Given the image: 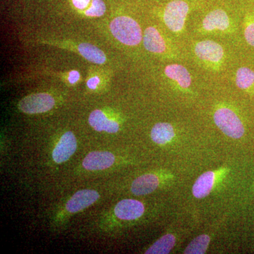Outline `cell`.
I'll return each mask as SVG.
<instances>
[{
	"mask_svg": "<svg viewBox=\"0 0 254 254\" xmlns=\"http://www.w3.org/2000/svg\"><path fill=\"white\" fill-rule=\"evenodd\" d=\"M110 28L114 37L126 46H137L142 41L139 24L129 16H120L114 18Z\"/></svg>",
	"mask_w": 254,
	"mask_h": 254,
	"instance_id": "cell-1",
	"label": "cell"
},
{
	"mask_svg": "<svg viewBox=\"0 0 254 254\" xmlns=\"http://www.w3.org/2000/svg\"><path fill=\"white\" fill-rule=\"evenodd\" d=\"M217 127L227 136L239 139L245 133L242 120L232 109L225 107L218 108L213 115Z\"/></svg>",
	"mask_w": 254,
	"mask_h": 254,
	"instance_id": "cell-2",
	"label": "cell"
},
{
	"mask_svg": "<svg viewBox=\"0 0 254 254\" xmlns=\"http://www.w3.org/2000/svg\"><path fill=\"white\" fill-rule=\"evenodd\" d=\"M190 9V5L184 0H173L165 5L163 18L169 30L175 33L183 31Z\"/></svg>",
	"mask_w": 254,
	"mask_h": 254,
	"instance_id": "cell-3",
	"label": "cell"
},
{
	"mask_svg": "<svg viewBox=\"0 0 254 254\" xmlns=\"http://www.w3.org/2000/svg\"><path fill=\"white\" fill-rule=\"evenodd\" d=\"M194 53L200 61L212 66H218L221 64L225 55L223 48L219 43L209 40L197 43Z\"/></svg>",
	"mask_w": 254,
	"mask_h": 254,
	"instance_id": "cell-4",
	"label": "cell"
},
{
	"mask_svg": "<svg viewBox=\"0 0 254 254\" xmlns=\"http://www.w3.org/2000/svg\"><path fill=\"white\" fill-rule=\"evenodd\" d=\"M53 96L48 93H36L28 95L18 103V108L26 114H39L49 111L55 106Z\"/></svg>",
	"mask_w": 254,
	"mask_h": 254,
	"instance_id": "cell-5",
	"label": "cell"
},
{
	"mask_svg": "<svg viewBox=\"0 0 254 254\" xmlns=\"http://www.w3.org/2000/svg\"><path fill=\"white\" fill-rule=\"evenodd\" d=\"M77 148V141L71 131L63 134L53 152V158L55 163H63L67 161Z\"/></svg>",
	"mask_w": 254,
	"mask_h": 254,
	"instance_id": "cell-6",
	"label": "cell"
},
{
	"mask_svg": "<svg viewBox=\"0 0 254 254\" xmlns=\"http://www.w3.org/2000/svg\"><path fill=\"white\" fill-rule=\"evenodd\" d=\"M231 21L224 10L218 9L209 12L202 21V29L205 32L227 31Z\"/></svg>",
	"mask_w": 254,
	"mask_h": 254,
	"instance_id": "cell-7",
	"label": "cell"
},
{
	"mask_svg": "<svg viewBox=\"0 0 254 254\" xmlns=\"http://www.w3.org/2000/svg\"><path fill=\"white\" fill-rule=\"evenodd\" d=\"M144 211L143 203L134 199L121 200L115 208L116 216L125 220H133L141 218Z\"/></svg>",
	"mask_w": 254,
	"mask_h": 254,
	"instance_id": "cell-8",
	"label": "cell"
},
{
	"mask_svg": "<svg viewBox=\"0 0 254 254\" xmlns=\"http://www.w3.org/2000/svg\"><path fill=\"white\" fill-rule=\"evenodd\" d=\"M99 197L98 192L94 190H78L68 200L66 205V210L70 213H76L93 204Z\"/></svg>",
	"mask_w": 254,
	"mask_h": 254,
	"instance_id": "cell-9",
	"label": "cell"
},
{
	"mask_svg": "<svg viewBox=\"0 0 254 254\" xmlns=\"http://www.w3.org/2000/svg\"><path fill=\"white\" fill-rule=\"evenodd\" d=\"M113 153L107 151H93L83 160V168L88 170H102L109 168L115 163Z\"/></svg>",
	"mask_w": 254,
	"mask_h": 254,
	"instance_id": "cell-10",
	"label": "cell"
},
{
	"mask_svg": "<svg viewBox=\"0 0 254 254\" xmlns=\"http://www.w3.org/2000/svg\"><path fill=\"white\" fill-rule=\"evenodd\" d=\"M143 45L150 53L163 54L167 50V44L161 33L155 27H148L145 31Z\"/></svg>",
	"mask_w": 254,
	"mask_h": 254,
	"instance_id": "cell-11",
	"label": "cell"
},
{
	"mask_svg": "<svg viewBox=\"0 0 254 254\" xmlns=\"http://www.w3.org/2000/svg\"><path fill=\"white\" fill-rule=\"evenodd\" d=\"M90 125L97 131H106L108 133H117L120 129V125L117 122L109 120L103 111L95 110L92 112L88 118Z\"/></svg>",
	"mask_w": 254,
	"mask_h": 254,
	"instance_id": "cell-12",
	"label": "cell"
},
{
	"mask_svg": "<svg viewBox=\"0 0 254 254\" xmlns=\"http://www.w3.org/2000/svg\"><path fill=\"white\" fill-rule=\"evenodd\" d=\"M158 177L153 174H146L138 177L132 183V193L136 195L149 194L159 186Z\"/></svg>",
	"mask_w": 254,
	"mask_h": 254,
	"instance_id": "cell-13",
	"label": "cell"
},
{
	"mask_svg": "<svg viewBox=\"0 0 254 254\" xmlns=\"http://www.w3.org/2000/svg\"><path fill=\"white\" fill-rule=\"evenodd\" d=\"M167 77L176 82L177 85L183 89H187L191 86V76L185 66L179 64H169L165 68Z\"/></svg>",
	"mask_w": 254,
	"mask_h": 254,
	"instance_id": "cell-14",
	"label": "cell"
},
{
	"mask_svg": "<svg viewBox=\"0 0 254 254\" xmlns=\"http://www.w3.org/2000/svg\"><path fill=\"white\" fill-rule=\"evenodd\" d=\"M215 180H216V174L213 171H208L202 174L197 179L192 188V192L194 197L201 199L208 196L213 190Z\"/></svg>",
	"mask_w": 254,
	"mask_h": 254,
	"instance_id": "cell-15",
	"label": "cell"
},
{
	"mask_svg": "<svg viewBox=\"0 0 254 254\" xmlns=\"http://www.w3.org/2000/svg\"><path fill=\"white\" fill-rule=\"evenodd\" d=\"M150 136L157 144L165 145L175 138V128L169 123H158L152 128Z\"/></svg>",
	"mask_w": 254,
	"mask_h": 254,
	"instance_id": "cell-16",
	"label": "cell"
},
{
	"mask_svg": "<svg viewBox=\"0 0 254 254\" xmlns=\"http://www.w3.org/2000/svg\"><path fill=\"white\" fill-rule=\"evenodd\" d=\"M80 54L88 61L98 64H102L106 62L105 53L95 46L88 43H81L78 46Z\"/></svg>",
	"mask_w": 254,
	"mask_h": 254,
	"instance_id": "cell-17",
	"label": "cell"
},
{
	"mask_svg": "<svg viewBox=\"0 0 254 254\" xmlns=\"http://www.w3.org/2000/svg\"><path fill=\"white\" fill-rule=\"evenodd\" d=\"M176 243V238L172 234L164 235L145 252L146 254H166L170 253Z\"/></svg>",
	"mask_w": 254,
	"mask_h": 254,
	"instance_id": "cell-18",
	"label": "cell"
},
{
	"mask_svg": "<svg viewBox=\"0 0 254 254\" xmlns=\"http://www.w3.org/2000/svg\"><path fill=\"white\" fill-rule=\"evenodd\" d=\"M210 237L208 235H202L197 237L187 246L184 253L185 254H203L208 250Z\"/></svg>",
	"mask_w": 254,
	"mask_h": 254,
	"instance_id": "cell-19",
	"label": "cell"
},
{
	"mask_svg": "<svg viewBox=\"0 0 254 254\" xmlns=\"http://www.w3.org/2000/svg\"><path fill=\"white\" fill-rule=\"evenodd\" d=\"M236 84L240 89L250 90L254 86V71L248 67H241L236 73Z\"/></svg>",
	"mask_w": 254,
	"mask_h": 254,
	"instance_id": "cell-20",
	"label": "cell"
},
{
	"mask_svg": "<svg viewBox=\"0 0 254 254\" xmlns=\"http://www.w3.org/2000/svg\"><path fill=\"white\" fill-rule=\"evenodd\" d=\"M106 4L104 0H93L91 7L85 11V14L91 17H100L105 14Z\"/></svg>",
	"mask_w": 254,
	"mask_h": 254,
	"instance_id": "cell-21",
	"label": "cell"
},
{
	"mask_svg": "<svg viewBox=\"0 0 254 254\" xmlns=\"http://www.w3.org/2000/svg\"><path fill=\"white\" fill-rule=\"evenodd\" d=\"M245 37L247 43L254 47V20H250L246 24Z\"/></svg>",
	"mask_w": 254,
	"mask_h": 254,
	"instance_id": "cell-22",
	"label": "cell"
},
{
	"mask_svg": "<svg viewBox=\"0 0 254 254\" xmlns=\"http://www.w3.org/2000/svg\"><path fill=\"white\" fill-rule=\"evenodd\" d=\"M93 0H71L73 6L78 10H85L88 9V6L92 5Z\"/></svg>",
	"mask_w": 254,
	"mask_h": 254,
	"instance_id": "cell-23",
	"label": "cell"
},
{
	"mask_svg": "<svg viewBox=\"0 0 254 254\" xmlns=\"http://www.w3.org/2000/svg\"><path fill=\"white\" fill-rule=\"evenodd\" d=\"M99 83L100 78L98 76H95V77H92L88 80L87 82V86L90 89H95Z\"/></svg>",
	"mask_w": 254,
	"mask_h": 254,
	"instance_id": "cell-24",
	"label": "cell"
},
{
	"mask_svg": "<svg viewBox=\"0 0 254 254\" xmlns=\"http://www.w3.org/2000/svg\"><path fill=\"white\" fill-rule=\"evenodd\" d=\"M80 74L77 71H72L69 73V76H68V81L71 83H76L79 80Z\"/></svg>",
	"mask_w": 254,
	"mask_h": 254,
	"instance_id": "cell-25",
	"label": "cell"
}]
</instances>
